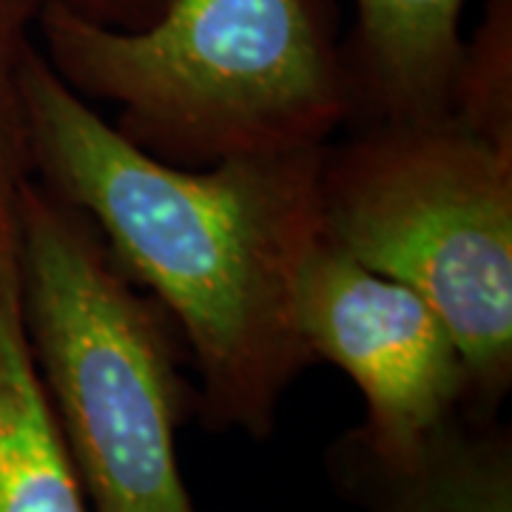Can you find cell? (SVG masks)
<instances>
[{
	"instance_id": "1",
	"label": "cell",
	"mask_w": 512,
	"mask_h": 512,
	"mask_svg": "<svg viewBox=\"0 0 512 512\" xmlns=\"http://www.w3.org/2000/svg\"><path fill=\"white\" fill-rule=\"evenodd\" d=\"M29 174L97 225L123 274L183 336L208 433L265 441L316 365L296 328V279L322 234L325 146L177 168L103 120L35 35L15 66Z\"/></svg>"
},
{
	"instance_id": "2",
	"label": "cell",
	"mask_w": 512,
	"mask_h": 512,
	"mask_svg": "<svg viewBox=\"0 0 512 512\" xmlns=\"http://www.w3.org/2000/svg\"><path fill=\"white\" fill-rule=\"evenodd\" d=\"M35 40L83 100L154 160H222L333 143L356 120L339 0H171L146 29H109L43 0Z\"/></svg>"
},
{
	"instance_id": "3",
	"label": "cell",
	"mask_w": 512,
	"mask_h": 512,
	"mask_svg": "<svg viewBox=\"0 0 512 512\" xmlns=\"http://www.w3.org/2000/svg\"><path fill=\"white\" fill-rule=\"evenodd\" d=\"M20 313L89 512H197L177 433L197 416L183 336L80 208L23 177Z\"/></svg>"
},
{
	"instance_id": "4",
	"label": "cell",
	"mask_w": 512,
	"mask_h": 512,
	"mask_svg": "<svg viewBox=\"0 0 512 512\" xmlns=\"http://www.w3.org/2000/svg\"><path fill=\"white\" fill-rule=\"evenodd\" d=\"M322 239L447 322L478 413L512 387V151L453 114L359 123L319 171Z\"/></svg>"
},
{
	"instance_id": "5",
	"label": "cell",
	"mask_w": 512,
	"mask_h": 512,
	"mask_svg": "<svg viewBox=\"0 0 512 512\" xmlns=\"http://www.w3.org/2000/svg\"><path fill=\"white\" fill-rule=\"evenodd\" d=\"M293 311L313 362L359 387L367 413L348 439L370 456H407L470 399L464 356L439 313L322 234L302 262Z\"/></svg>"
},
{
	"instance_id": "6",
	"label": "cell",
	"mask_w": 512,
	"mask_h": 512,
	"mask_svg": "<svg viewBox=\"0 0 512 512\" xmlns=\"http://www.w3.org/2000/svg\"><path fill=\"white\" fill-rule=\"evenodd\" d=\"M328 470L365 512H512L510 424L467 404L402 458L370 456L345 433Z\"/></svg>"
},
{
	"instance_id": "7",
	"label": "cell",
	"mask_w": 512,
	"mask_h": 512,
	"mask_svg": "<svg viewBox=\"0 0 512 512\" xmlns=\"http://www.w3.org/2000/svg\"><path fill=\"white\" fill-rule=\"evenodd\" d=\"M18 185L0 174V512H89L23 328Z\"/></svg>"
},
{
	"instance_id": "8",
	"label": "cell",
	"mask_w": 512,
	"mask_h": 512,
	"mask_svg": "<svg viewBox=\"0 0 512 512\" xmlns=\"http://www.w3.org/2000/svg\"><path fill=\"white\" fill-rule=\"evenodd\" d=\"M464 0H356L345 37L359 123H413L450 114L464 52Z\"/></svg>"
},
{
	"instance_id": "9",
	"label": "cell",
	"mask_w": 512,
	"mask_h": 512,
	"mask_svg": "<svg viewBox=\"0 0 512 512\" xmlns=\"http://www.w3.org/2000/svg\"><path fill=\"white\" fill-rule=\"evenodd\" d=\"M450 114L493 146L512 151V0H487L458 63Z\"/></svg>"
},
{
	"instance_id": "10",
	"label": "cell",
	"mask_w": 512,
	"mask_h": 512,
	"mask_svg": "<svg viewBox=\"0 0 512 512\" xmlns=\"http://www.w3.org/2000/svg\"><path fill=\"white\" fill-rule=\"evenodd\" d=\"M80 18L94 20L109 29H146L163 15L171 0H60Z\"/></svg>"
}]
</instances>
